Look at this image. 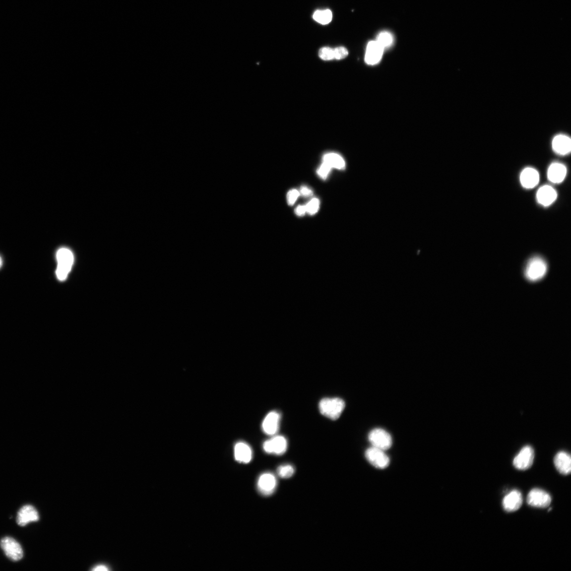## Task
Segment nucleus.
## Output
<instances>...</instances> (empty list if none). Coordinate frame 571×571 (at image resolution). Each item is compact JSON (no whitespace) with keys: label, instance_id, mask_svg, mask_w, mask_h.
I'll return each mask as SVG.
<instances>
[{"label":"nucleus","instance_id":"obj_26","mask_svg":"<svg viewBox=\"0 0 571 571\" xmlns=\"http://www.w3.org/2000/svg\"><path fill=\"white\" fill-rule=\"evenodd\" d=\"M319 57L324 61H331L334 59V50L329 47L321 48L318 53Z\"/></svg>","mask_w":571,"mask_h":571},{"label":"nucleus","instance_id":"obj_7","mask_svg":"<svg viewBox=\"0 0 571 571\" xmlns=\"http://www.w3.org/2000/svg\"><path fill=\"white\" fill-rule=\"evenodd\" d=\"M552 502L549 494L540 489H533L529 492L527 498V504L536 508H548Z\"/></svg>","mask_w":571,"mask_h":571},{"label":"nucleus","instance_id":"obj_5","mask_svg":"<svg viewBox=\"0 0 571 571\" xmlns=\"http://www.w3.org/2000/svg\"><path fill=\"white\" fill-rule=\"evenodd\" d=\"M365 456L367 461L377 469H384L389 465V458L384 450L372 446L367 450Z\"/></svg>","mask_w":571,"mask_h":571},{"label":"nucleus","instance_id":"obj_16","mask_svg":"<svg viewBox=\"0 0 571 571\" xmlns=\"http://www.w3.org/2000/svg\"><path fill=\"white\" fill-rule=\"evenodd\" d=\"M384 48L377 41L369 42L367 45L365 61L369 65L379 63L383 55Z\"/></svg>","mask_w":571,"mask_h":571},{"label":"nucleus","instance_id":"obj_28","mask_svg":"<svg viewBox=\"0 0 571 571\" xmlns=\"http://www.w3.org/2000/svg\"><path fill=\"white\" fill-rule=\"evenodd\" d=\"M331 168L327 164L323 163L318 168L317 173L321 179L326 180L328 174L331 171Z\"/></svg>","mask_w":571,"mask_h":571},{"label":"nucleus","instance_id":"obj_13","mask_svg":"<svg viewBox=\"0 0 571 571\" xmlns=\"http://www.w3.org/2000/svg\"><path fill=\"white\" fill-rule=\"evenodd\" d=\"M523 502V499L520 492L517 490H512L504 498L503 505L507 512H513L518 510Z\"/></svg>","mask_w":571,"mask_h":571},{"label":"nucleus","instance_id":"obj_14","mask_svg":"<svg viewBox=\"0 0 571 571\" xmlns=\"http://www.w3.org/2000/svg\"><path fill=\"white\" fill-rule=\"evenodd\" d=\"M520 182L522 187L525 189H533L540 182V174L533 168H526L520 174Z\"/></svg>","mask_w":571,"mask_h":571},{"label":"nucleus","instance_id":"obj_23","mask_svg":"<svg viewBox=\"0 0 571 571\" xmlns=\"http://www.w3.org/2000/svg\"><path fill=\"white\" fill-rule=\"evenodd\" d=\"M295 473L293 466L289 464H285L279 466L277 469L278 475L281 478L288 479L292 477Z\"/></svg>","mask_w":571,"mask_h":571},{"label":"nucleus","instance_id":"obj_22","mask_svg":"<svg viewBox=\"0 0 571 571\" xmlns=\"http://www.w3.org/2000/svg\"><path fill=\"white\" fill-rule=\"evenodd\" d=\"M313 18L318 23L325 25L330 23L332 19V13L331 10H317L314 13Z\"/></svg>","mask_w":571,"mask_h":571},{"label":"nucleus","instance_id":"obj_15","mask_svg":"<svg viewBox=\"0 0 571 571\" xmlns=\"http://www.w3.org/2000/svg\"><path fill=\"white\" fill-rule=\"evenodd\" d=\"M558 197L556 190L549 186H544L539 189L536 194V199L539 204L547 207L552 205Z\"/></svg>","mask_w":571,"mask_h":571},{"label":"nucleus","instance_id":"obj_25","mask_svg":"<svg viewBox=\"0 0 571 571\" xmlns=\"http://www.w3.org/2000/svg\"><path fill=\"white\" fill-rule=\"evenodd\" d=\"M319 200L317 198L312 199L310 202L305 205L307 213L311 215L316 214L319 208Z\"/></svg>","mask_w":571,"mask_h":571},{"label":"nucleus","instance_id":"obj_11","mask_svg":"<svg viewBox=\"0 0 571 571\" xmlns=\"http://www.w3.org/2000/svg\"><path fill=\"white\" fill-rule=\"evenodd\" d=\"M280 419V414L276 411L268 413L262 424L264 433L268 436H275L279 429Z\"/></svg>","mask_w":571,"mask_h":571},{"label":"nucleus","instance_id":"obj_12","mask_svg":"<svg viewBox=\"0 0 571 571\" xmlns=\"http://www.w3.org/2000/svg\"><path fill=\"white\" fill-rule=\"evenodd\" d=\"M39 519L37 510L33 506L26 505L22 507L17 514V524L22 527L26 526L29 522L37 521Z\"/></svg>","mask_w":571,"mask_h":571},{"label":"nucleus","instance_id":"obj_33","mask_svg":"<svg viewBox=\"0 0 571 571\" xmlns=\"http://www.w3.org/2000/svg\"><path fill=\"white\" fill-rule=\"evenodd\" d=\"M2 263H3V262H2L1 257L0 256V268H1V267L2 266Z\"/></svg>","mask_w":571,"mask_h":571},{"label":"nucleus","instance_id":"obj_18","mask_svg":"<svg viewBox=\"0 0 571 571\" xmlns=\"http://www.w3.org/2000/svg\"><path fill=\"white\" fill-rule=\"evenodd\" d=\"M554 463L558 471L564 475H569L571 471V458L567 452L561 451L554 457Z\"/></svg>","mask_w":571,"mask_h":571},{"label":"nucleus","instance_id":"obj_17","mask_svg":"<svg viewBox=\"0 0 571 571\" xmlns=\"http://www.w3.org/2000/svg\"><path fill=\"white\" fill-rule=\"evenodd\" d=\"M567 174V169L564 164L554 163L548 169V178L552 183L559 184L565 180Z\"/></svg>","mask_w":571,"mask_h":571},{"label":"nucleus","instance_id":"obj_6","mask_svg":"<svg viewBox=\"0 0 571 571\" xmlns=\"http://www.w3.org/2000/svg\"><path fill=\"white\" fill-rule=\"evenodd\" d=\"M1 547L5 556L13 561L17 562L23 557V552L20 544L14 539L5 537L1 541Z\"/></svg>","mask_w":571,"mask_h":571},{"label":"nucleus","instance_id":"obj_3","mask_svg":"<svg viewBox=\"0 0 571 571\" xmlns=\"http://www.w3.org/2000/svg\"><path fill=\"white\" fill-rule=\"evenodd\" d=\"M548 271V265L542 257L535 256L530 259L526 265L525 276L530 281L542 279Z\"/></svg>","mask_w":571,"mask_h":571},{"label":"nucleus","instance_id":"obj_9","mask_svg":"<svg viewBox=\"0 0 571 571\" xmlns=\"http://www.w3.org/2000/svg\"><path fill=\"white\" fill-rule=\"evenodd\" d=\"M534 458V449L531 446L527 445L522 448L514 457L513 464L518 470H526L531 467Z\"/></svg>","mask_w":571,"mask_h":571},{"label":"nucleus","instance_id":"obj_10","mask_svg":"<svg viewBox=\"0 0 571 571\" xmlns=\"http://www.w3.org/2000/svg\"><path fill=\"white\" fill-rule=\"evenodd\" d=\"M277 486V479L274 474L270 472L261 474L257 483V487L260 493L266 496L273 494Z\"/></svg>","mask_w":571,"mask_h":571},{"label":"nucleus","instance_id":"obj_20","mask_svg":"<svg viewBox=\"0 0 571 571\" xmlns=\"http://www.w3.org/2000/svg\"><path fill=\"white\" fill-rule=\"evenodd\" d=\"M236 460L240 462L248 463L250 462L253 457L252 449L250 446L244 442H240L235 448Z\"/></svg>","mask_w":571,"mask_h":571},{"label":"nucleus","instance_id":"obj_29","mask_svg":"<svg viewBox=\"0 0 571 571\" xmlns=\"http://www.w3.org/2000/svg\"><path fill=\"white\" fill-rule=\"evenodd\" d=\"M300 196V192L297 190L293 189L289 190L287 193V198L288 205H293L297 198Z\"/></svg>","mask_w":571,"mask_h":571},{"label":"nucleus","instance_id":"obj_8","mask_svg":"<svg viewBox=\"0 0 571 571\" xmlns=\"http://www.w3.org/2000/svg\"><path fill=\"white\" fill-rule=\"evenodd\" d=\"M288 442L287 439L283 436H275L265 441L263 444V448L265 452L270 454L281 455L284 454L287 451Z\"/></svg>","mask_w":571,"mask_h":571},{"label":"nucleus","instance_id":"obj_21","mask_svg":"<svg viewBox=\"0 0 571 571\" xmlns=\"http://www.w3.org/2000/svg\"><path fill=\"white\" fill-rule=\"evenodd\" d=\"M323 163L327 164L331 168H335L337 170H343L345 168V163L344 159L340 155L335 153H329L325 155L323 158Z\"/></svg>","mask_w":571,"mask_h":571},{"label":"nucleus","instance_id":"obj_30","mask_svg":"<svg viewBox=\"0 0 571 571\" xmlns=\"http://www.w3.org/2000/svg\"><path fill=\"white\" fill-rule=\"evenodd\" d=\"M300 195L305 197H309L313 196V191L306 187H302L300 189Z\"/></svg>","mask_w":571,"mask_h":571},{"label":"nucleus","instance_id":"obj_27","mask_svg":"<svg viewBox=\"0 0 571 571\" xmlns=\"http://www.w3.org/2000/svg\"><path fill=\"white\" fill-rule=\"evenodd\" d=\"M333 50L334 59L337 60H343L347 58L349 54L347 48L344 47H337Z\"/></svg>","mask_w":571,"mask_h":571},{"label":"nucleus","instance_id":"obj_32","mask_svg":"<svg viewBox=\"0 0 571 571\" xmlns=\"http://www.w3.org/2000/svg\"><path fill=\"white\" fill-rule=\"evenodd\" d=\"M93 571H108L109 569L105 566L100 565V566H98L97 567H95L93 569Z\"/></svg>","mask_w":571,"mask_h":571},{"label":"nucleus","instance_id":"obj_19","mask_svg":"<svg viewBox=\"0 0 571 571\" xmlns=\"http://www.w3.org/2000/svg\"><path fill=\"white\" fill-rule=\"evenodd\" d=\"M552 147L555 152L560 155L569 154L571 149V139L565 135H558L552 141Z\"/></svg>","mask_w":571,"mask_h":571},{"label":"nucleus","instance_id":"obj_4","mask_svg":"<svg viewBox=\"0 0 571 571\" xmlns=\"http://www.w3.org/2000/svg\"><path fill=\"white\" fill-rule=\"evenodd\" d=\"M369 441L373 447L384 451L389 449L392 444L390 434L382 429H375L369 434Z\"/></svg>","mask_w":571,"mask_h":571},{"label":"nucleus","instance_id":"obj_1","mask_svg":"<svg viewBox=\"0 0 571 571\" xmlns=\"http://www.w3.org/2000/svg\"><path fill=\"white\" fill-rule=\"evenodd\" d=\"M345 407L344 401L340 398H325L321 399L318 407L320 413L329 419H339Z\"/></svg>","mask_w":571,"mask_h":571},{"label":"nucleus","instance_id":"obj_2","mask_svg":"<svg viewBox=\"0 0 571 571\" xmlns=\"http://www.w3.org/2000/svg\"><path fill=\"white\" fill-rule=\"evenodd\" d=\"M56 258L58 260V268L56 275L61 281L65 280L71 269L74 263V255L69 249L63 248L58 251Z\"/></svg>","mask_w":571,"mask_h":571},{"label":"nucleus","instance_id":"obj_31","mask_svg":"<svg viewBox=\"0 0 571 571\" xmlns=\"http://www.w3.org/2000/svg\"><path fill=\"white\" fill-rule=\"evenodd\" d=\"M295 212L296 214L297 215L299 216H302L304 215L306 213H307V210H306L305 205H299V206H297L296 207V208L295 209Z\"/></svg>","mask_w":571,"mask_h":571},{"label":"nucleus","instance_id":"obj_24","mask_svg":"<svg viewBox=\"0 0 571 571\" xmlns=\"http://www.w3.org/2000/svg\"><path fill=\"white\" fill-rule=\"evenodd\" d=\"M377 42L384 49L390 46L393 42L392 35L388 31H382L378 36Z\"/></svg>","mask_w":571,"mask_h":571}]
</instances>
